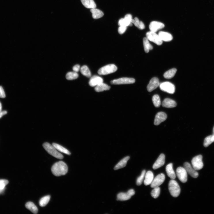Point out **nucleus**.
I'll use <instances>...</instances> for the list:
<instances>
[{
	"instance_id": "obj_1",
	"label": "nucleus",
	"mask_w": 214,
	"mask_h": 214,
	"mask_svg": "<svg viewBox=\"0 0 214 214\" xmlns=\"http://www.w3.org/2000/svg\"><path fill=\"white\" fill-rule=\"evenodd\" d=\"M51 171L55 176H60L66 174L68 172V167L66 163L60 161L55 163L52 166Z\"/></svg>"
},
{
	"instance_id": "obj_2",
	"label": "nucleus",
	"mask_w": 214,
	"mask_h": 214,
	"mask_svg": "<svg viewBox=\"0 0 214 214\" xmlns=\"http://www.w3.org/2000/svg\"><path fill=\"white\" fill-rule=\"evenodd\" d=\"M43 146L46 151L50 155L58 159H63V156L53 145L48 143H45L43 144Z\"/></svg>"
},
{
	"instance_id": "obj_3",
	"label": "nucleus",
	"mask_w": 214,
	"mask_h": 214,
	"mask_svg": "<svg viewBox=\"0 0 214 214\" xmlns=\"http://www.w3.org/2000/svg\"><path fill=\"white\" fill-rule=\"evenodd\" d=\"M169 190L171 194L174 197H177L181 192V189L177 181L172 179L169 183Z\"/></svg>"
},
{
	"instance_id": "obj_4",
	"label": "nucleus",
	"mask_w": 214,
	"mask_h": 214,
	"mask_svg": "<svg viewBox=\"0 0 214 214\" xmlns=\"http://www.w3.org/2000/svg\"><path fill=\"white\" fill-rule=\"evenodd\" d=\"M117 69L118 68L115 65L109 64L100 68L98 73L100 75H107L115 72Z\"/></svg>"
},
{
	"instance_id": "obj_5",
	"label": "nucleus",
	"mask_w": 214,
	"mask_h": 214,
	"mask_svg": "<svg viewBox=\"0 0 214 214\" xmlns=\"http://www.w3.org/2000/svg\"><path fill=\"white\" fill-rule=\"evenodd\" d=\"M146 38L149 41L152 42L158 45H161L163 41L159 35L156 33L150 31L146 33Z\"/></svg>"
},
{
	"instance_id": "obj_6",
	"label": "nucleus",
	"mask_w": 214,
	"mask_h": 214,
	"mask_svg": "<svg viewBox=\"0 0 214 214\" xmlns=\"http://www.w3.org/2000/svg\"><path fill=\"white\" fill-rule=\"evenodd\" d=\"M160 87L162 91L167 92L169 94H173L175 92V87L171 83L166 82L160 84Z\"/></svg>"
},
{
	"instance_id": "obj_7",
	"label": "nucleus",
	"mask_w": 214,
	"mask_h": 214,
	"mask_svg": "<svg viewBox=\"0 0 214 214\" xmlns=\"http://www.w3.org/2000/svg\"><path fill=\"white\" fill-rule=\"evenodd\" d=\"M202 157L201 155H199L194 157L192 161L193 168L196 171L201 169L203 166L202 161Z\"/></svg>"
},
{
	"instance_id": "obj_8",
	"label": "nucleus",
	"mask_w": 214,
	"mask_h": 214,
	"mask_svg": "<svg viewBox=\"0 0 214 214\" xmlns=\"http://www.w3.org/2000/svg\"><path fill=\"white\" fill-rule=\"evenodd\" d=\"M135 82V80L134 78L123 77L111 81V83L113 85L129 84H133Z\"/></svg>"
},
{
	"instance_id": "obj_9",
	"label": "nucleus",
	"mask_w": 214,
	"mask_h": 214,
	"mask_svg": "<svg viewBox=\"0 0 214 214\" xmlns=\"http://www.w3.org/2000/svg\"><path fill=\"white\" fill-rule=\"evenodd\" d=\"M176 174L179 180L182 183H185L188 180L187 172L184 168L179 167L176 170Z\"/></svg>"
},
{
	"instance_id": "obj_10",
	"label": "nucleus",
	"mask_w": 214,
	"mask_h": 214,
	"mask_svg": "<svg viewBox=\"0 0 214 214\" xmlns=\"http://www.w3.org/2000/svg\"><path fill=\"white\" fill-rule=\"evenodd\" d=\"M135 194L133 189L129 190L126 193L121 192L119 193L117 196V200L120 201H126L130 199Z\"/></svg>"
},
{
	"instance_id": "obj_11",
	"label": "nucleus",
	"mask_w": 214,
	"mask_h": 214,
	"mask_svg": "<svg viewBox=\"0 0 214 214\" xmlns=\"http://www.w3.org/2000/svg\"><path fill=\"white\" fill-rule=\"evenodd\" d=\"M165 179V176L163 173H161L158 175L154 179L151 184V187L154 188L159 187L164 182Z\"/></svg>"
},
{
	"instance_id": "obj_12",
	"label": "nucleus",
	"mask_w": 214,
	"mask_h": 214,
	"mask_svg": "<svg viewBox=\"0 0 214 214\" xmlns=\"http://www.w3.org/2000/svg\"><path fill=\"white\" fill-rule=\"evenodd\" d=\"M184 166L187 173H188L192 177L194 178L198 177L199 175L198 173L194 169L189 163L185 162L184 164Z\"/></svg>"
},
{
	"instance_id": "obj_13",
	"label": "nucleus",
	"mask_w": 214,
	"mask_h": 214,
	"mask_svg": "<svg viewBox=\"0 0 214 214\" xmlns=\"http://www.w3.org/2000/svg\"><path fill=\"white\" fill-rule=\"evenodd\" d=\"M160 84L159 79L157 77L152 78L147 86V89L148 92H151L159 87Z\"/></svg>"
},
{
	"instance_id": "obj_14",
	"label": "nucleus",
	"mask_w": 214,
	"mask_h": 214,
	"mask_svg": "<svg viewBox=\"0 0 214 214\" xmlns=\"http://www.w3.org/2000/svg\"><path fill=\"white\" fill-rule=\"evenodd\" d=\"M164 26V25L162 23L153 21L150 24L149 27L151 31L156 33L158 30L163 29Z\"/></svg>"
},
{
	"instance_id": "obj_15",
	"label": "nucleus",
	"mask_w": 214,
	"mask_h": 214,
	"mask_svg": "<svg viewBox=\"0 0 214 214\" xmlns=\"http://www.w3.org/2000/svg\"><path fill=\"white\" fill-rule=\"evenodd\" d=\"M167 118V115L165 113L163 112L158 113L155 116L154 124L156 126L159 125L161 123L164 122Z\"/></svg>"
},
{
	"instance_id": "obj_16",
	"label": "nucleus",
	"mask_w": 214,
	"mask_h": 214,
	"mask_svg": "<svg viewBox=\"0 0 214 214\" xmlns=\"http://www.w3.org/2000/svg\"><path fill=\"white\" fill-rule=\"evenodd\" d=\"M165 156L164 154L160 155L153 166L154 170H156L163 166L165 163Z\"/></svg>"
},
{
	"instance_id": "obj_17",
	"label": "nucleus",
	"mask_w": 214,
	"mask_h": 214,
	"mask_svg": "<svg viewBox=\"0 0 214 214\" xmlns=\"http://www.w3.org/2000/svg\"><path fill=\"white\" fill-rule=\"evenodd\" d=\"M103 82V80L101 77L97 76H94L90 79L89 85L91 87H96Z\"/></svg>"
},
{
	"instance_id": "obj_18",
	"label": "nucleus",
	"mask_w": 214,
	"mask_h": 214,
	"mask_svg": "<svg viewBox=\"0 0 214 214\" xmlns=\"http://www.w3.org/2000/svg\"><path fill=\"white\" fill-rule=\"evenodd\" d=\"M176 102L173 100L169 98H166L162 102V106L167 108H173L176 106Z\"/></svg>"
},
{
	"instance_id": "obj_19",
	"label": "nucleus",
	"mask_w": 214,
	"mask_h": 214,
	"mask_svg": "<svg viewBox=\"0 0 214 214\" xmlns=\"http://www.w3.org/2000/svg\"><path fill=\"white\" fill-rule=\"evenodd\" d=\"M166 171L167 175L172 179H175L176 177L175 173L173 170V164L170 163L166 167Z\"/></svg>"
},
{
	"instance_id": "obj_20",
	"label": "nucleus",
	"mask_w": 214,
	"mask_h": 214,
	"mask_svg": "<svg viewBox=\"0 0 214 214\" xmlns=\"http://www.w3.org/2000/svg\"><path fill=\"white\" fill-rule=\"evenodd\" d=\"M158 35L160 36L162 41L169 42L173 39L172 35L170 33L163 31H160Z\"/></svg>"
},
{
	"instance_id": "obj_21",
	"label": "nucleus",
	"mask_w": 214,
	"mask_h": 214,
	"mask_svg": "<svg viewBox=\"0 0 214 214\" xmlns=\"http://www.w3.org/2000/svg\"><path fill=\"white\" fill-rule=\"evenodd\" d=\"M154 179V175L151 171H148L145 174L144 184L145 185H151Z\"/></svg>"
},
{
	"instance_id": "obj_22",
	"label": "nucleus",
	"mask_w": 214,
	"mask_h": 214,
	"mask_svg": "<svg viewBox=\"0 0 214 214\" xmlns=\"http://www.w3.org/2000/svg\"><path fill=\"white\" fill-rule=\"evenodd\" d=\"M90 12L92 14V18L95 19H98L104 15L103 12L96 8L91 9Z\"/></svg>"
},
{
	"instance_id": "obj_23",
	"label": "nucleus",
	"mask_w": 214,
	"mask_h": 214,
	"mask_svg": "<svg viewBox=\"0 0 214 214\" xmlns=\"http://www.w3.org/2000/svg\"><path fill=\"white\" fill-rule=\"evenodd\" d=\"M130 158V157L129 156L126 157L124 158L115 166L114 170H116L125 167L126 166L127 162L129 160Z\"/></svg>"
},
{
	"instance_id": "obj_24",
	"label": "nucleus",
	"mask_w": 214,
	"mask_h": 214,
	"mask_svg": "<svg viewBox=\"0 0 214 214\" xmlns=\"http://www.w3.org/2000/svg\"><path fill=\"white\" fill-rule=\"evenodd\" d=\"M82 4L88 8H96V5L94 0H81Z\"/></svg>"
},
{
	"instance_id": "obj_25",
	"label": "nucleus",
	"mask_w": 214,
	"mask_h": 214,
	"mask_svg": "<svg viewBox=\"0 0 214 214\" xmlns=\"http://www.w3.org/2000/svg\"><path fill=\"white\" fill-rule=\"evenodd\" d=\"M26 209L30 210L33 213L36 214L38 212V209L35 204L32 202H27L25 204Z\"/></svg>"
},
{
	"instance_id": "obj_26",
	"label": "nucleus",
	"mask_w": 214,
	"mask_h": 214,
	"mask_svg": "<svg viewBox=\"0 0 214 214\" xmlns=\"http://www.w3.org/2000/svg\"><path fill=\"white\" fill-rule=\"evenodd\" d=\"M131 22L139 29L142 30L145 29V26L144 23L141 21H139L137 17H135L134 19H132Z\"/></svg>"
},
{
	"instance_id": "obj_27",
	"label": "nucleus",
	"mask_w": 214,
	"mask_h": 214,
	"mask_svg": "<svg viewBox=\"0 0 214 214\" xmlns=\"http://www.w3.org/2000/svg\"><path fill=\"white\" fill-rule=\"evenodd\" d=\"M110 88V86L103 82L96 86L95 90L96 92H99L109 90Z\"/></svg>"
},
{
	"instance_id": "obj_28",
	"label": "nucleus",
	"mask_w": 214,
	"mask_h": 214,
	"mask_svg": "<svg viewBox=\"0 0 214 214\" xmlns=\"http://www.w3.org/2000/svg\"><path fill=\"white\" fill-rule=\"evenodd\" d=\"M143 43L145 51L148 53L150 50L153 49V47L149 42V41L147 38H144L143 39Z\"/></svg>"
},
{
	"instance_id": "obj_29",
	"label": "nucleus",
	"mask_w": 214,
	"mask_h": 214,
	"mask_svg": "<svg viewBox=\"0 0 214 214\" xmlns=\"http://www.w3.org/2000/svg\"><path fill=\"white\" fill-rule=\"evenodd\" d=\"M177 69L173 68L167 71L164 74V77L167 79H170L173 77L176 72Z\"/></svg>"
},
{
	"instance_id": "obj_30",
	"label": "nucleus",
	"mask_w": 214,
	"mask_h": 214,
	"mask_svg": "<svg viewBox=\"0 0 214 214\" xmlns=\"http://www.w3.org/2000/svg\"><path fill=\"white\" fill-rule=\"evenodd\" d=\"M81 73L84 76L90 78L91 76V73L88 67L85 65L80 68Z\"/></svg>"
},
{
	"instance_id": "obj_31",
	"label": "nucleus",
	"mask_w": 214,
	"mask_h": 214,
	"mask_svg": "<svg viewBox=\"0 0 214 214\" xmlns=\"http://www.w3.org/2000/svg\"><path fill=\"white\" fill-rule=\"evenodd\" d=\"M52 145L57 150L60 152L64 153L68 155H70L71 153L66 148L62 146L55 143L52 144Z\"/></svg>"
},
{
	"instance_id": "obj_32",
	"label": "nucleus",
	"mask_w": 214,
	"mask_h": 214,
	"mask_svg": "<svg viewBox=\"0 0 214 214\" xmlns=\"http://www.w3.org/2000/svg\"><path fill=\"white\" fill-rule=\"evenodd\" d=\"M50 199V195H48V196L42 198L39 201V205L41 207H45L49 203Z\"/></svg>"
},
{
	"instance_id": "obj_33",
	"label": "nucleus",
	"mask_w": 214,
	"mask_h": 214,
	"mask_svg": "<svg viewBox=\"0 0 214 214\" xmlns=\"http://www.w3.org/2000/svg\"><path fill=\"white\" fill-rule=\"evenodd\" d=\"M153 103L156 107H159L161 105V101L159 96L155 95L153 96L152 99Z\"/></svg>"
},
{
	"instance_id": "obj_34",
	"label": "nucleus",
	"mask_w": 214,
	"mask_h": 214,
	"mask_svg": "<svg viewBox=\"0 0 214 214\" xmlns=\"http://www.w3.org/2000/svg\"><path fill=\"white\" fill-rule=\"evenodd\" d=\"M79 75L77 72H69L66 75V79L68 80H72L77 79Z\"/></svg>"
},
{
	"instance_id": "obj_35",
	"label": "nucleus",
	"mask_w": 214,
	"mask_h": 214,
	"mask_svg": "<svg viewBox=\"0 0 214 214\" xmlns=\"http://www.w3.org/2000/svg\"><path fill=\"white\" fill-rule=\"evenodd\" d=\"M132 23L131 22L126 20L124 18H121L118 22V25L120 26H132Z\"/></svg>"
},
{
	"instance_id": "obj_36",
	"label": "nucleus",
	"mask_w": 214,
	"mask_h": 214,
	"mask_svg": "<svg viewBox=\"0 0 214 214\" xmlns=\"http://www.w3.org/2000/svg\"><path fill=\"white\" fill-rule=\"evenodd\" d=\"M160 192V189L159 187L154 188L151 192V196L154 198L156 199L159 197Z\"/></svg>"
},
{
	"instance_id": "obj_37",
	"label": "nucleus",
	"mask_w": 214,
	"mask_h": 214,
	"mask_svg": "<svg viewBox=\"0 0 214 214\" xmlns=\"http://www.w3.org/2000/svg\"><path fill=\"white\" fill-rule=\"evenodd\" d=\"M213 142L212 135L209 136L204 139L203 144L204 146L205 147H208Z\"/></svg>"
},
{
	"instance_id": "obj_38",
	"label": "nucleus",
	"mask_w": 214,
	"mask_h": 214,
	"mask_svg": "<svg viewBox=\"0 0 214 214\" xmlns=\"http://www.w3.org/2000/svg\"><path fill=\"white\" fill-rule=\"evenodd\" d=\"M145 174L146 171L143 170L141 175L137 178V180L136 184L137 185H140L142 184L145 177Z\"/></svg>"
},
{
	"instance_id": "obj_39",
	"label": "nucleus",
	"mask_w": 214,
	"mask_h": 214,
	"mask_svg": "<svg viewBox=\"0 0 214 214\" xmlns=\"http://www.w3.org/2000/svg\"><path fill=\"white\" fill-rule=\"evenodd\" d=\"M8 182L6 180H0V190H4Z\"/></svg>"
},
{
	"instance_id": "obj_40",
	"label": "nucleus",
	"mask_w": 214,
	"mask_h": 214,
	"mask_svg": "<svg viewBox=\"0 0 214 214\" xmlns=\"http://www.w3.org/2000/svg\"><path fill=\"white\" fill-rule=\"evenodd\" d=\"M127 26H120L118 29V32L120 34H124L126 30Z\"/></svg>"
},
{
	"instance_id": "obj_41",
	"label": "nucleus",
	"mask_w": 214,
	"mask_h": 214,
	"mask_svg": "<svg viewBox=\"0 0 214 214\" xmlns=\"http://www.w3.org/2000/svg\"><path fill=\"white\" fill-rule=\"evenodd\" d=\"M6 95L4 90L1 86H0V98H4Z\"/></svg>"
},
{
	"instance_id": "obj_42",
	"label": "nucleus",
	"mask_w": 214,
	"mask_h": 214,
	"mask_svg": "<svg viewBox=\"0 0 214 214\" xmlns=\"http://www.w3.org/2000/svg\"><path fill=\"white\" fill-rule=\"evenodd\" d=\"M80 69V67L79 65H76L74 66L73 68V71L78 72Z\"/></svg>"
},
{
	"instance_id": "obj_43",
	"label": "nucleus",
	"mask_w": 214,
	"mask_h": 214,
	"mask_svg": "<svg viewBox=\"0 0 214 214\" xmlns=\"http://www.w3.org/2000/svg\"><path fill=\"white\" fill-rule=\"evenodd\" d=\"M124 18L126 20L131 22L132 19V16L131 14H127L124 17Z\"/></svg>"
},
{
	"instance_id": "obj_44",
	"label": "nucleus",
	"mask_w": 214,
	"mask_h": 214,
	"mask_svg": "<svg viewBox=\"0 0 214 214\" xmlns=\"http://www.w3.org/2000/svg\"><path fill=\"white\" fill-rule=\"evenodd\" d=\"M7 113L6 111H2L0 112V118H1L3 115Z\"/></svg>"
},
{
	"instance_id": "obj_45",
	"label": "nucleus",
	"mask_w": 214,
	"mask_h": 214,
	"mask_svg": "<svg viewBox=\"0 0 214 214\" xmlns=\"http://www.w3.org/2000/svg\"><path fill=\"white\" fill-rule=\"evenodd\" d=\"M213 139V141L214 142V126L213 127V134L212 135Z\"/></svg>"
},
{
	"instance_id": "obj_46",
	"label": "nucleus",
	"mask_w": 214,
	"mask_h": 214,
	"mask_svg": "<svg viewBox=\"0 0 214 214\" xmlns=\"http://www.w3.org/2000/svg\"><path fill=\"white\" fill-rule=\"evenodd\" d=\"M2 104H1V102H0V112H1V111H2Z\"/></svg>"
},
{
	"instance_id": "obj_47",
	"label": "nucleus",
	"mask_w": 214,
	"mask_h": 214,
	"mask_svg": "<svg viewBox=\"0 0 214 214\" xmlns=\"http://www.w3.org/2000/svg\"><path fill=\"white\" fill-rule=\"evenodd\" d=\"M3 190H0V193H1V192H2Z\"/></svg>"
}]
</instances>
